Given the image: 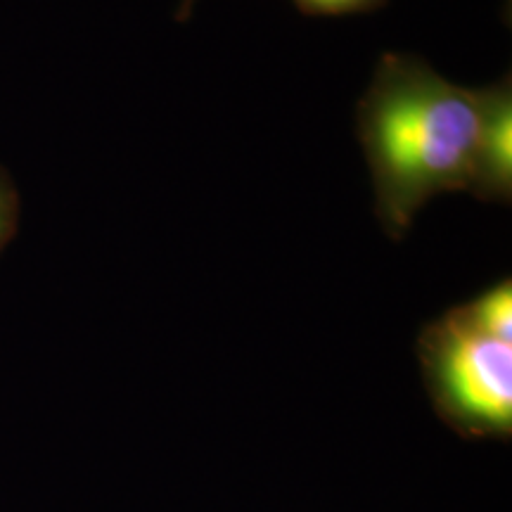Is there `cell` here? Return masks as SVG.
Here are the masks:
<instances>
[{
	"label": "cell",
	"instance_id": "5b68a950",
	"mask_svg": "<svg viewBox=\"0 0 512 512\" xmlns=\"http://www.w3.org/2000/svg\"><path fill=\"white\" fill-rule=\"evenodd\" d=\"M304 15L313 17H342V15H361V12H373L382 8L387 0H292Z\"/></svg>",
	"mask_w": 512,
	"mask_h": 512
},
{
	"label": "cell",
	"instance_id": "7a4b0ae2",
	"mask_svg": "<svg viewBox=\"0 0 512 512\" xmlns=\"http://www.w3.org/2000/svg\"><path fill=\"white\" fill-rule=\"evenodd\" d=\"M418 361L434 411L463 439L512 437V342L486 335L460 306L422 328Z\"/></svg>",
	"mask_w": 512,
	"mask_h": 512
},
{
	"label": "cell",
	"instance_id": "6da1fadb",
	"mask_svg": "<svg viewBox=\"0 0 512 512\" xmlns=\"http://www.w3.org/2000/svg\"><path fill=\"white\" fill-rule=\"evenodd\" d=\"M486 88H465L418 55L384 53L356 105L375 216L392 240L444 192L475 195Z\"/></svg>",
	"mask_w": 512,
	"mask_h": 512
},
{
	"label": "cell",
	"instance_id": "277c9868",
	"mask_svg": "<svg viewBox=\"0 0 512 512\" xmlns=\"http://www.w3.org/2000/svg\"><path fill=\"white\" fill-rule=\"evenodd\" d=\"M460 309L479 330L494 335L503 342H512V283L501 280L489 290L477 294L470 302L460 304Z\"/></svg>",
	"mask_w": 512,
	"mask_h": 512
},
{
	"label": "cell",
	"instance_id": "3957f363",
	"mask_svg": "<svg viewBox=\"0 0 512 512\" xmlns=\"http://www.w3.org/2000/svg\"><path fill=\"white\" fill-rule=\"evenodd\" d=\"M475 197L482 202L512 200V83L510 76L486 86L482 162Z\"/></svg>",
	"mask_w": 512,
	"mask_h": 512
},
{
	"label": "cell",
	"instance_id": "8992f818",
	"mask_svg": "<svg viewBox=\"0 0 512 512\" xmlns=\"http://www.w3.org/2000/svg\"><path fill=\"white\" fill-rule=\"evenodd\" d=\"M19 226V195L15 185L0 169V252L10 245Z\"/></svg>",
	"mask_w": 512,
	"mask_h": 512
},
{
	"label": "cell",
	"instance_id": "52a82bcc",
	"mask_svg": "<svg viewBox=\"0 0 512 512\" xmlns=\"http://www.w3.org/2000/svg\"><path fill=\"white\" fill-rule=\"evenodd\" d=\"M192 5H195V0H181V5H178V19H188L190 12H192Z\"/></svg>",
	"mask_w": 512,
	"mask_h": 512
}]
</instances>
